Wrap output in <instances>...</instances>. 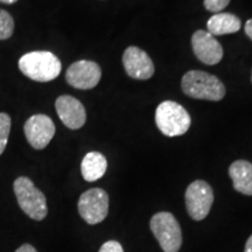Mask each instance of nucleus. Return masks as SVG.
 I'll use <instances>...</instances> for the list:
<instances>
[{"mask_svg":"<svg viewBox=\"0 0 252 252\" xmlns=\"http://www.w3.org/2000/svg\"><path fill=\"white\" fill-rule=\"evenodd\" d=\"M98 252H124V249L117 241H108L100 247Z\"/></svg>","mask_w":252,"mask_h":252,"instance_id":"6ab92c4d","label":"nucleus"},{"mask_svg":"<svg viewBox=\"0 0 252 252\" xmlns=\"http://www.w3.org/2000/svg\"><path fill=\"white\" fill-rule=\"evenodd\" d=\"M251 81H252V76H251Z\"/></svg>","mask_w":252,"mask_h":252,"instance_id":"b1692460","label":"nucleus"},{"mask_svg":"<svg viewBox=\"0 0 252 252\" xmlns=\"http://www.w3.org/2000/svg\"><path fill=\"white\" fill-rule=\"evenodd\" d=\"M244 30H245V34H247V35L252 40V19L247 21Z\"/></svg>","mask_w":252,"mask_h":252,"instance_id":"412c9836","label":"nucleus"},{"mask_svg":"<svg viewBox=\"0 0 252 252\" xmlns=\"http://www.w3.org/2000/svg\"><path fill=\"white\" fill-rule=\"evenodd\" d=\"M9 132H11V117L5 112H0V156L7 146Z\"/></svg>","mask_w":252,"mask_h":252,"instance_id":"f3484780","label":"nucleus"},{"mask_svg":"<svg viewBox=\"0 0 252 252\" xmlns=\"http://www.w3.org/2000/svg\"><path fill=\"white\" fill-rule=\"evenodd\" d=\"M108 169L106 158L99 152H89L84 156L81 163V172L83 179L88 182L99 180Z\"/></svg>","mask_w":252,"mask_h":252,"instance_id":"4468645a","label":"nucleus"},{"mask_svg":"<svg viewBox=\"0 0 252 252\" xmlns=\"http://www.w3.org/2000/svg\"><path fill=\"white\" fill-rule=\"evenodd\" d=\"M229 175L235 190L252 196V163L247 160H237L229 167Z\"/></svg>","mask_w":252,"mask_h":252,"instance_id":"ddd939ff","label":"nucleus"},{"mask_svg":"<svg viewBox=\"0 0 252 252\" xmlns=\"http://www.w3.org/2000/svg\"><path fill=\"white\" fill-rule=\"evenodd\" d=\"M158 128L167 137H178L189 130L191 119L184 106L173 100H165L157 108Z\"/></svg>","mask_w":252,"mask_h":252,"instance_id":"20e7f679","label":"nucleus"},{"mask_svg":"<svg viewBox=\"0 0 252 252\" xmlns=\"http://www.w3.org/2000/svg\"><path fill=\"white\" fill-rule=\"evenodd\" d=\"M15 252H37V251H36V249L33 247V245L26 243V244L21 245L20 248H18Z\"/></svg>","mask_w":252,"mask_h":252,"instance_id":"aec40b11","label":"nucleus"},{"mask_svg":"<svg viewBox=\"0 0 252 252\" xmlns=\"http://www.w3.org/2000/svg\"><path fill=\"white\" fill-rule=\"evenodd\" d=\"M191 47L196 58L204 64L214 65L223 58V48L215 36L206 31L198 30L191 36Z\"/></svg>","mask_w":252,"mask_h":252,"instance_id":"9d476101","label":"nucleus"},{"mask_svg":"<svg viewBox=\"0 0 252 252\" xmlns=\"http://www.w3.org/2000/svg\"><path fill=\"white\" fill-rule=\"evenodd\" d=\"M77 208L88 224H98L109 214V195L102 188H91L81 195Z\"/></svg>","mask_w":252,"mask_h":252,"instance_id":"423d86ee","label":"nucleus"},{"mask_svg":"<svg viewBox=\"0 0 252 252\" xmlns=\"http://www.w3.org/2000/svg\"><path fill=\"white\" fill-rule=\"evenodd\" d=\"M18 65L25 76L35 82L55 80L62 69L58 56L47 50L27 53L19 59Z\"/></svg>","mask_w":252,"mask_h":252,"instance_id":"f257e3e1","label":"nucleus"},{"mask_svg":"<svg viewBox=\"0 0 252 252\" xmlns=\"http://www.w3.org/2000/svg\"><path fill=\"white\" fill-rule=\"evenodd\" d=\"M241 19L231 13H216L208 20V33L213 36L232 34L241 30Z\"/></svg>","mask_w":252,"mask_h":252,"instance_id":"2eb2a0df","label":"nucleus"},{"mask_svg":"<svg viewBox=\"0 0 252 252\" xmlns=\"http://www.w3.org/2000/svg\"><path fill=\"white\" fill-rule=\"evenodd\" d=\"M214 203V191L208 182L196 180L186 190V208L189 216L195 220H202L209 214Z\"/></svg>","mask_w":252,"mask_h":252,"instance_id":"0eeeda50","label":"nucleus"},{"mask_svg":"<svg viewBox=\"0 0 252 252\" xmlns=\"http://www.w3.org/2000/svg\"><path fill=\"white\" fill-rule=\"evenodd\" d=\"M123 64L127 75L134 80H150L154 75V64L147 53L131 46L124 52Z\"/></svg>","mask_w":252,"mask_h":252,"instance_id":"9b49d317","label":"nucleus"},{"mask_svg":"<svg viewBox=\"0 0 252 252\" xmlns=\"http://www.w3.org/2000/svg\"><path fill=\"white\" fill-rule=\"evenodd\" d=\"M102 69L96 62L82 60L74 62L65 71V81L69 86L80 90H90L99 83Z\"/></svg>","mask_w":252,"mask_h":252,"instance_id":"6e6552de","label":"nucleus"},{"mask_svg":"<svg viewBox=\"0 0 252 252\" xmlns=\"http://www.w3.org/2000/svg\"><path fill=\"white\" fill-rule=\"evenodd\" d=\"M244 252H252V235L248 238L247 243H245Z\"/></svg>","mask_w":252,"mask_h":252,"instance_id":"4be33fe9","label":"nucleus"},{"mask_svg":"<svg viewBox=\"0 0 252 252\" xmlns=\"http://www.w3.org/2000/svg\"><path fill=\"white\" fill-rule=\"evenodd\" d=\"M54 122L46 115H34L25 123L24 132L33 149L43 150L48 146L55 134Z\"/></svg>","mask_w":252,"mask_h":252,"instance_id":"1a4fd4ad","label":"nucleus"},{"mask_svg":"<svg viewBox=\"0 0 252 252\" xmlns=\"http://www.w3.org/2000/svg\"><path fill=\"white\" fill-rule=\"evenodd\" d=\"M231 0H204V7L208 11L214 13H220L222 9H224Z\"/></svg>","mask_w":252,"mask_h":252,"instance_id":"a211bd4d","label":"nucleus"},{"mask_svg":"<svg viewBox=\"0 0 252 252\" xmlns=\"http://www.w3.org/2000/svg\"><path fill=\"white\" fill-rule=\"evenodd\" d=\"M182 91L195 99L219 102L225 96V87L216 76L201 70L186 72L181 81Z\"/></svg>","mask_w":252,"mask_h":252,"instance_id":"f03ea898","label":"nucleus"},{"mask_svg":"<svg viewBox=\"0 0 252 252\" xmlns=\"http://www.w3.org/2000/svg\"><path fill=\"white\" fill-rule=\"evenodd\" d=\"M13 190L19 207L34 220H42L48 214L47 198L45 194L35 187L27 176H19L13 184Z\"/></svg>","mask_w":252,"mask_h":252,"instance_id":"7ed1b4c3","label":"nucleus"},{"mask_svg":"<svg viewBox=\"0 0 252 252\" xmlns=\"http://www.w3.org/2000/svg\"><path fill=\"white\" fill-rule=\"evenodd\" d=\"M18 0H0V2H2V4H8V5H11V4H14V2H17Z\"/></svg>","mask_w":252,"mask_h":252,"instance_id":"5701e85b","label":"nucleus"},{"mask_svg":"<svg viewBox=\"0 0 252 252\" xmlns=\"http://www.w3.org/2000/svg\"><path fill=\"white\" fill-rule=\"evenodd\" d=\"M150 228L163 252L180 251L182 245L181 226L173 214L157 213L151 219Z\"/></svg>","mask_w":252,"mask_h":252,"instance_id":"39448f33","label":"nucleus"},{"mask_svg":"<svg viewBox=\"0 0 252 252\" xmlns=\"http://www.w3.org/2000/svg\"><path fill=\"white\" fill-rule=\"evenodd\" d=\"M55 108L61 122L70 130H78L86 124V108L75 97L62 94L56 99Z\"/></svg>","mask_w":252,"mask_h":252,"instance_id":"f8f14e48","label":"nucleus"},{"mask_svg":"<svg viewBox=\"0 0 252 252\" xmlns=\"http://www.w3.org/2000/svg\"><path fill=\"white\" fill-rule=\"evenodd\" d=\"M14 20L5 9L0 8V40H7L13 35Z\"/></svg>","mask_w":252,"mask_h":252,"instance_id":"dca6fc26","label":"nucleus"}]
</instances>
